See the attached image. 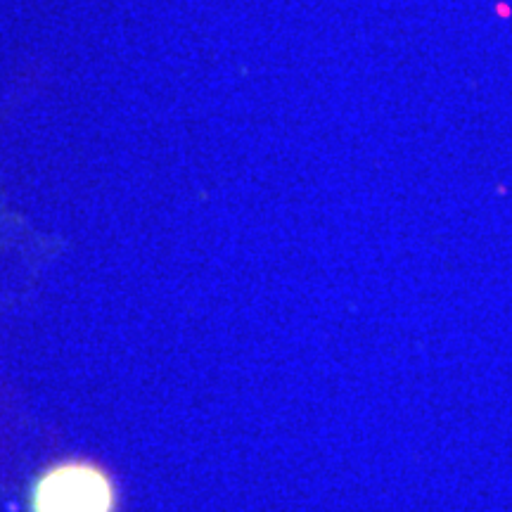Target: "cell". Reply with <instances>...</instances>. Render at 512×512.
<instances>
[{"label":"cell","mask_w":512,"mask_h":512,"mask_svg":"<svg viewBox=\"0 0 512 512\" xmlns=\"http://www.w3.org/2000/svg\"><path fill=\"white\" fill-rule=\"evenodd\" d=\"M112 484L88 465H62L34 489V512H110Z\"/></svg>","instance_id":"1"}]
</instances>
